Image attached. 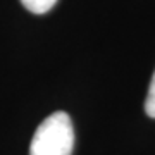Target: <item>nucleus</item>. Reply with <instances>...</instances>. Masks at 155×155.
Wrapping results in <instances>:
<instances>
[{
	"label": "nucleus",
	"mask_w": 155,
	"mask_h": 155,
	"mask_svg": "<svg viewBox=\"0 0 155 155\" xmlns=\"http://www.w3.org/2000/svg\"><path fill=\"white\" fill-rule=\"evenodd\" d=\"M145 112H147L150 117H153V119H155V72H153L152 81H150L148 93H147V100H145Z\"/></svg>",
	"instance_id": "7ed1b4c3"
},
{
	"label": "nucleus",
	"mask_w": 155,
	"mask_h": 155,
	"mask_svg": "<svg viewBox=\"0 0 155 155\" xmlns=\"http://www.w3.org/2000/svg\"><path fill=\"white\" fill-rule=\"evenodd\" d=\"M74 127L66 112L57 110L48 116L35 131L29 155H72Z\"/></svg>",
	"instance_id": "f257e3e1"
},
{
	"label": "nucleus",
	"mask_w": 155,
	"mask_h": 155,
	"mask_svg": "<svg viewBox=\"0 0 155 155\" xmlns=\"http://www.w3.org/2000/svg\"><path fill=\"white\" fill-rule=\"evenodd\" d=\"M21 4L33 14H47L57 4V0H21Z\"/></svg>",
	"instance_id": "f03ea898"
}]
</instances>
